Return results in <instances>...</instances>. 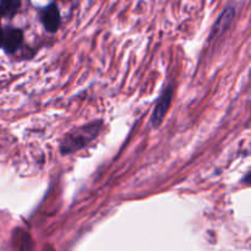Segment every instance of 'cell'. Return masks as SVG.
Instances as JSON below:
<instances>
[{
  "instance_id": "6da1fadb",
  "label": "cell",
  "mask_w": 251,
  "mask_h": 251,
  "mask_svg": "<svg viewBox=\"0 0 251 251\" xmlns=\"http://www.w3.org/2000/svg\"><path fill=\"white\" fill-rule=\"evenodd\" d=\"M102 130V122H92L90 124L75 127L65 135L61 141L60 151L63 154H70L77 152L97 139Z\"/></svg>"
},
{
  "instance_id": "7a4b0ae2",
  "label": "cell",
  "mask_w": 251,
  "mask_h": 251,
  "mask_svg": "<svg viewBox=\"0 0 251 251\" xmlns=\"http://www.w3.org/2000/svg\"><path fill=\"white\" fill-rule=\"evenodd\" d=\"M172 96H173L172 87H168L162 93L161 97H159L158 102H157L156 107H154L151 115V125L153 127H158L161 125V123L163 122L164 117H166L167 112L169 109V105H171Z\"/></svg>"
},
{
  "instance_id": "3957f363",
  "label": "cell",
  "mask_w": 251,
  "mask_h": 251,
  "mask_svg": "<svg viewBox=\"0 0 251 251\" xmlns=\"http://www.w3.org/2000/svg\"><path fill=\"white\" fill-rule=\"evenodd\" d=\"M41 20L47 32L54 33V32L58 31L61 21L60 12H59L58 6L53 2V4H49L48 6L44 7V9L42 10Z\"/></svg>"
},
{
  "instance_id": "277c9868",
  "label": "cell",
  "mask_w": 251,
  "mask_h": 251,
  "mask_svg": "<svg viewBox=\"0 0 251 251\" xmlns=\"http://www.w3.org/2000/svg\"><path fill=\"white\" fill-rule=\"evenodd\" d=\"M24 42V33L21 29L7 28L2 31L1 47L6 53H15Z\"/></svg>"
},
{
  "instance_id": "5b68a950",
  "label": "cell",
  "mask_w": 251,
  "mask_h": 251,
  "mask_svg": "<svg viewBox=\"0 0 251 251\" xmlns=\"http://www.w3.org/2000/svg\"><path fill=\"white\" fill-rule=\"evenodd\" d=\"M234 15H235L234 7L232 6L227 7V9L221 14V16L218 17L216 24L213 25L212 31H211V34H210L211 41H212V39L218 38V37H221L222 34H225V32L228 31V28H229L230 25H232L233 19H234Z\"/></svg>"
},
{
  "instance_id": "8992f818",
  "label": "cell",
  "mask_w": 251,
  "mask_h": 251,
  "mask_svg": "<svg viewBox=\"0 0 251 251\" xmlns=\"http://www.w3.org/2000/svg\"><path fill=\"white\" fill-rule=\"evenodd\" d=\"M21 6V0H1L0 1V11L2 16L9 19L14 17Z\"/></svg>"
},
{
  "instance_id": "52a82bcc",
  "label": "cell",
  "mask_w": 251,
  "mask_h": 251,
  "mask_svg": "<svg viewBox=\"0 0 251 251\" xmlns=\"http://www.w3.org/2000/svg\"><path fill=\"white\" fill-rule=\"evenodd\" d=\"M1 36H2V31L0 29V46H1Z\"/></svg>"
},
{
  "instance_id": "ba28073f",
  "label": "cell",
  "mask_w": 251,
  "mask_h": 251,
  "mask_svg": "<svg viewBox=\"0 0 251 251\" xmlns=\"http://www.w3.org/2000/svg\"><path fill=\"white\" fill-rule=\"evenodd\" d=\"M1 16H2V15H1V11H0V20H1Z\"/></svg>"
}]
</instances>
